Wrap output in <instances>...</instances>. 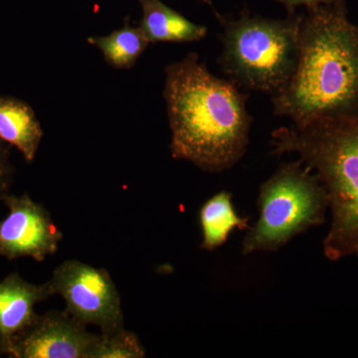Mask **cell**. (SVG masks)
<instances>
[{"label": "cell", "mask_w": 358, "mask_h": 358, "mask_svg": "<svg viewBox=\"0 0 358 358\" xmlns=\"http://www.w3.org/2000/svg\"><path fill=\"white\" fill-rule=\"evenodd\" d=\"M49 282L54 294L64 299L66 313L82 324L99 327L102 334L122 327L121 298L105 268L65 261L55 268Z\"/></svg>", "instance_id": "8992f818"}, {"label": "cell", "mask_w": 358, "mask_h": 358, "mask_svg": "<svg viewBox=\"0 0 358 358\" xmlns=\"http://www.w3.org/2000/svg\"><path fill=\"white\" fill-rule=\"evenodd\" d=\"M222 25L221 70L241 88L275 96L293 76L300 52L303 14L271 20L243 11L238 18L214 10Z\"/></svg>", "instance_id": "277c9868"}, {"label": "cell", "mask_w": 358, "mask_h": 358, "mask_svg": "<svg viewBox=\"0 0 358 358\" xmlns=\"http://www.w3.org/2000/svg\"><path fill=\"white\" fill-rule=\"evenodd\" d=\"M138 2L143 9L140 27L150 43H186L200 41L206 36L208 30L205 26L188 20L162 0H138Z\"/></svg>", "instance_id": "8fae6325"}, {"label": "cell", "mask_w": 358, "mask_h": 358, "mask_svg": "<svg viewBox=\"0 0 358 358\" xmlns=\"http://www.w3.org/2000/svg\"><path fill=\"white\" fill-rule=\"evenodd\" d=\"M43 138L34 110L15 96L0 95V140L15 147L32 162Z\"/></svg>", "instance_id": "30bf717a"}, {"label": "cell", "mask_w": 358, "mask_h": 358, "mask_svg": "<svg viewBox=\"0 0 358 358\" xmlns=\"http://www.w3.org/2000/svg\"><path fill=\"white\" fill-rule=\"evenodd\" d=\"M88 43L102 52L106 62L112 67L131 69L150 42L141 27H133L129 24V17H127L121 29L115 30L108 36L89 37Z\"/></svg>", "instance_id": "4fadbf2b"}, {"label": "cell", "mask_w": 358, "mask_h": 358, "mask_svg": "<svg viewBox=\"0 0 358 358\" xmlns=\"http://www.w3.org/2000/svg\"><path fill=\"white\" fill-rule=\"evenodd\" d=\"M53 294L49 281L31 284L17 273L0 282V355L9 357L18 338L38 319L35 305Z\"/></svg>", "instance_id": "9c48e42d"}, {"label": "cell", "mask_w": 358, "mask_h": 358, "mask_svg": "<svg viewBox=\"0 0 358 358\" xmlns=\"http://www.w3.org/2000/svg\"><path fill=\"white\" fill-rule=\"evenodd\" d=\"M99 338L69 313L51 310L18 338L9 357L90 358Z\"/></svg>", "instance_id": "ba28073f"}, {"label": "cell", "mask_w": 358, "mask_h": 358, "mask_svg": "<svg viewBox=\"0 0 358 358\" xmlns=\"http://www.w3.org/2000/svg\"><path fill=\"white\" fill-rule=\"evenodd\" d=\"M275 1L282 4L289 14L296 13V8L301 6L308 8V7L334 3V2L341 1V0H275Z\"/></svg>", "instance_id": "2e32d148"}, {"label": "cell", "mask_w": 358, "mask_h": 358, "mask_svg": "<svg viewBox=\"0 0 358 358\" xmlns=\"http://www.w3.org/2000/svg\"><path fill=\"white\" fill-rule=\"evenodd\" d=\"M14 167L10 162V152L6 143L0 140V201L9 195L13 180Z\"/></svg>", "instance_id": "9a60e30c"}, {"label": "cell", "mask_w": 358, "mask_h": 358, "mask_svg": "<svg viewBox=\"0 0 358 358\" xmlns=\"http://www.w3.org/2000/svg\"><path fill=\"white\" fill-rule=\"evenodd\" d=\"M164 96L173 159L219 173L246 154L252 124L248 96L232 81L214 76L196 53L167 66Z\"/></svg>", "instance_id": "6da1fadb"}, {"label": "cell", "mask_w": 358, "mask_h": 358, "mask_svg": "<svg viewBox=\"0 0 358 358\" xmlns=\"http://www.w3.org/2000/svg\"><path fill=\"white\" fill-rule=\"evenodd\" d=\"M3 202L9 212L0 221V256L8 260L31 257L42 262L57 252L63 234L43 205L27 194H9Z\"/></svg>", "instance_id": "52a82bcc"}, {"label": "cell", "mask_w": 358, "mask_h": 358, "mask_svg": "<svg viewBox=\"0 0 358 358\" xmlns=\"http://www.w3.org/2000/svg\"><path fill=\"white\" fill-rule=\"evenodd\" d=\"M259 218L247 231L242 254L275 252L294 237L326 222L329 199L320 179L301 160L282 164L264 181Z\"/></svg>", "instance_id": "5b68a950"}, {"label": "cell", "mask_w": 358, "mask_h": 358, "mask_svg": "<svg viewBox=\"0 0 358 358\" xmlns=\"http://www.w3.org/2000/svg\"><path fill=\"white\" fill-rule=\"evenodd\" d=\"M272 105L293 126L358 110V25L348 20L345 0L303 13L296 70Z\"/></svg>", "instance_id": "7a4b0ae2"}, {"label": "cell", "mask_w": 358, "mask_h": 358, "mask_svg": "<svg viewBox=\"0 0 358 358\" xmlns=\"http://www.w3.org/2000/svg\"><path fill=\"white\" fill-rule=\"evenodd\" d=\"M272 155H298L326 189L331 223L322 242L327 260L358 257V110L275 129Z\"/></svg>", "instance_id": "3957f363"}, {"label": "cell", "mask_w": 358, "mask_h": 358, "mask_svg": "<svg viewBox=\"0 0 358 358\" xmlns=\"http://www.w3.org/2000/svg\"><path fill=\"white\" fill-rule=\"evenodd\" d=\"M145 350L136 334L124 327L102 334L92 350L90 358H141Z\"/></svg>", "instance_id": "5bb4252c"}, {"label": "cell", "mask_w": 358, "mask_h": 358, "mask_svg": "<svg viewBox=\"0 0 358 358\" xmlns=\"http://www.w3.org/2000/svg\"><path fill=\"white\" fill-rule=\"evenodd\" d=\"M250 219L237 213L232 193L222 190L210 197L199 210L202 250L215 251L226 243L234 230H248Z\"/></svg>", "instance_id": "7c38bea8"}]
</instances>
